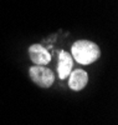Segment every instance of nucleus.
Instances as JSON below:
<instances>
[{"label": "nucleus", "instance_id": "f03ea898", "mask_svg": "<svg viewBox=\"0 0 118 125\" xmlns=\"http://www.w3.org/2000/svg\"><path fill=\"white\" fill-rule=\"evenodd\" d=\"M29 74L30 78L33 80L36 85H39L40 88H50L53 81H55V75L49 69L45 68L44 65H35V66H31L29 70Z\"/></svg>", "mask_w": 118, "mask_h": 125}, {"label": "nucleus", "instance_id": "20e7f679", "mask_svg": "<svg viewBox=\"0 0 118 125\" xmlns=\"http://www.w3.org/2000/svg\"><path fill=\"white\" fill-rule=\"evenodd\" d=\"M73 68V61L71 58V54H68L67 51L62 50L60 51L59 54V64H57V73H59V76L61 80L68 78L70 73L72 71Z\"/></svg>", "mask_w": 118, "mask_h": 125}, {"label": "nucleus", "instance_id": "f257e3e1", "mask_svg": "<svg viewBox=\"0 0 118 125\" xmlns=\"http://www.w3.org/2000/svg\"><path fill=\"white\" fill-rule=\"evenodd\" d=\"M71 53L77 62L82 65H88L100 58L101 50L97 44L90 40H77L72 45Z\"/></svg>", "mask_w": 118, "mask_h": 125}, {"label": "nucleus", "instance_id": "39448f33", "mask_svg": "<svg viewBox=\"0 0 118 125\" xmlns=\"http://www.w3.org/2000/svg\"><path fill=\"white\" fill-rule=\"evenodd\" d=\"M70 79H68V86L75 90V91H80L82 90L88 83V75L87 73L82 69H76L70 73Z\"/></svg>", "mask_w": 118, "mask_h": 125}, {"label": "nucleus", "instance_id": "7ed1b4c3", "mask_svg": "<svg viewBox=\"0 0 118 125\" xmlns=\"http://www.w3.org/2000/svg\"><path fill=\"white\" fill-rule=\"evenodd\" d=\"M29 55L31 61L35 65H46L51 60V55L49 51L40 44L31 45L29 48Z\"/></svg>", "mask_w": 118, "mask_h": 125}]
</instances>
